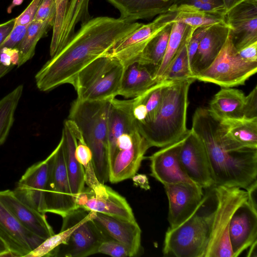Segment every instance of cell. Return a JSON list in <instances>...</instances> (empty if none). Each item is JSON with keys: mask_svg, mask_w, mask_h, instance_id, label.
<instances>
[{"mask_svg": "<svg viewBox=\"0 0 257 257\" xmlns=\"http://www.w3.org/2000/svg\"><path fill=\"white\" fill-rule=\"evenodd\" d=\"M11 255L10 250L5 241L0 237V256Z\"/></svg>", "mask_w": 257, "mask_h": 257, "instance_id": "obj_51", "label": "cell"}, {"mask_svg": "<svg viewBox=\"0 0 257 257\" xmlns=\"http://www.w3.org/2000/svg\"><path fill=\"white\" fill-rule=\"evenodd\" d=\"M239 56L250 62H257V41L245 46L237 51Z\"/></svg>", "mask_w": 257, "mask_h": 257, "instance_id": "obj_46", "label": "cell"}, {"mask_svg": "<svg viewBox=\"0 0 257 257\" xmlns=\"http://www.w3.org/2000/svg\"><path fill=\"white\" fill-rule=\"evenodd\" d=\"M71 0H55L56 15L52 27L53 33L50 46V55L53 57L57 52L66 12Z\"/></svg>", "mask_w": 257, "mask_h": 257, "instance_id": "obj_38", "label": "cell"}, {"mask_svg": "<svg viewBox=\"0 0 257 257\" xmlns=\"http://www.w3.org/2000/svg\"><path fill=\"white\" fill-rule=\"evenodd\" d=\"M180 160L188 177L203 189L214 187V181L206 150L201 140L188 130L180 151Z\"/></svg>", "mask_w": 257, "mask_h": 257, "instance_id": "obj_13", "label": "cell"}, {"mask_svg": "<svg viewBox=\"0 0 257 257\" xmlns=\"http://www.w3.org/2000/svg\"><path fill=\"white\" fill-rule=\"evenodd\" d=\"M245 1L251 2V3H253L257 4V0H245Z\"/></svg>", "mask_w": 257, "mask_h": 257, "instance_id": "obj_54", "label": "cell"}, {"mask_svg": "<svg viewBox=\"0 0 257 257\" xmlns=\"http://www.w3.org/2000/svg\"><path fill=\"white\" fill-rule=\"evenodd\" d=\"M194 30L188 27L180 48L163 73L160 81H173L193 78L188 57V43Z\"/></svg>", "mask_w": 257, "mask_h": 257, "instance_id": "obj_30", "label": "cell"}, {"mask_svg": "<svg viewBox=\"0 0 257 257\" xmlns=\"http://www.w3.org/2000/svg\"><path fill=\"white\" fill-rule=\"evenodd\" d=\"M124 66L107 54L101 56L77 75L73 86L81 101L111 100L118 95Z\"/></svg>", "mask_w": 257, "mask_h": 257, "instance_id": "obj_6", "label": "cell"}, {"mask_svg": "<svg viewBox=\"0 0 257 257\" xmlns=\"http://www.w3.org/2000/svg\"><path fill=\"white\" fill-rule=\"evenodd\" d=\"M49 155L29 167L13 190L23 201L38 211H44V194L49 170Z\"/></svg>", "mask_w": 257, "mask_h": 257, "instance_id": "obj_19", "label": "cell"}, {"mask_svg": "<svg viewBox=\"0 0 257 257\" xmlns=\"http://www.w3.org/2000/svg\"><path fill=\"white\" fill-rule=\"evenodd\" d=\"M196 10L225 16L226 11L222 0H177L171 11Z\"/></svg>", "mask_w": 257, "mask_h": 257, "instance_id": "obj_37", "label": "cell"}, {"mask_svg": "<svg viewBox=\"0 0 257 257\" xmlns=\"http://www.w3.org/2000/svg\"><path fill=\"white\" fill-rule=\"evenodd\" d=\"M56 15L55 0H41L36 15L35 21L54 22Z\"/></svg>", "mask_w": 257, "mask_h": 257, "instance_id": "obj_40", "label": "cell"}, {"mask_svg": "<svg viewBox=\"0 0 257 257\" xmlns=\"http://www.w3.org/2000/svg\"><path fill=\"white\" fill-rule=\"evenodd\" d=\"M225 17L201 11L187 9L177 11L173 22L183 23L195 30L199 27L225 22Z\"/></svg>", "mask_w": 257, "mask_h": 257, "instance_id": "obj_36", "label": "cell"}, {"mask_svg": "<svg viewBox=\"0 0 257 257\" xmlns=\"http://www.w3.org/2000/svg\"><path fill=\"white\" fill-rule=\"evenodd\" d=\"M94 214L95 212L85 211L65 242L58 247L55 256L85 257L97 253L100 243L109 238L93 221Z\"/></svg>", "mask_w": 257, "mask_h": 257, "instance_id": "obj_12", "label": "cell"}, {"mask_svg": "<svg viewBox=\"0 0 257 257\" xmlns=\"http://www.w3.org/2000/svg\"><path fill=\"white\" fill-rule=\"evenodd\" d=\"M49 170L44 194L45 213L65 216L77 208L72 196L65 165L63 141L49 155Z\"/></svg>", "mask_w": 257, "mask_h": 257, "instance_id": "obj_9", "label": "cell"}, {"mask_svg": "<svg viewBox=\"0 0 257 257\" xmlns=\"http://www.w3.org/2000/svg\"><path fill=\"white\" fill-rule=\"evenodd\" d=\"M256 71L257 62L246 61L239 56L229 33L213 62L193 78L222 87H232L244 85L245 81Z\"/></svg>", "mask_w": 257, "mask_h": 257, "instance_id": "obj_8", "label": "cell"}, {"mask_svg": "<svg viewBox=\"0 0 257 257\" xmlns=\"http://www.w3.org/2000/svg\"><path fill=\"white\" fill-rule=\"evenodd\" d=\"M211 26H203L197 28L194 31L191 36L188 43V54L190 67L191 62L197 51L200 42Z\"/></svg>", "mask_w": 257, "mask_h": 257, "instance_id": "obj_41", "label": "cell"}, {"mask_svg": "<svg viewBox=\"0 0 257 257\" xmlns=\"http://www.w3.org/2000/svg\"><path fill=\"white\" fill-rule=\"evenodd\" d=\"M225 20L237 51L257 41V4L244 1L228 11Z\"/></svg>", "mask_w": 257, "mask_h": 257, "instance_id": "obj_17", "label": "cell"}, {"mask_svg": "<svg viewBox=\"0 0 257 257\" xmlns=\"http://www.w3.org/2000/svg\"><path fill=\"white\" fill-rule=\"evenodd\" d=\"M77 207L127 221H135L132 209L124 197L98 180L85 187L75 197Z\"/></svg>", "mask_w": 257, "mask_h": 257, "instance_id": "obj_10", "label": "cell"}, {"mask_svg": "<svg viewBox=\"0 0 257 257\" xmlns=\"http://www.w3.org/2000/svg\"><path fill=\"white\" fill-rule=\"evenodd\" d=\"M245 97L240 90L222 87L210 100L208 109L221 120L240 118L243 117Z\"/></svg>", "mask_w": 257, "mask_h": 257, "instance_id": "obj_27", "label": "cell"}, {"mask_svg": "<svg viewBox=\"0 0 257 257\" xmlns=\"http://www.w3.org/2000/svg\"><path fill=\"white\" fill-rule=\"evenodd\" d=\"M223 137L239 149H257V118L220 119Z\"/></svg>", "mask_w": 257, "mask_h": 257, "instance_id": "obj_26", "label": "cell"}, {"mask_svg": "<svg viewBox=\"0 0 257 257\" xmlns=\"http://www.w3.org/2000/svg\"><path fill=\"white\" fill-rule=\"evenodd\" d=\"M150 147L142 136L131 147L116 151L109 162L108 181L116 183L132 178L139 171Z\"/></svg>", "mask_w": 257, "mask_h": 257, "instance_id": "obj_22", "label": "cell"}, {"mask_svg": "<svg viewBox=\"0 0 257 257\" xmlns=\"http://www.w3.org/2000/svg\"><path fill=\"white\" fill-rule=\"evenodd\" d=\"M0 237L14 256H27L45 240L22 225L1 202Z\"/></svg>", "mask_w": 257, "mask_h": 257, "instance_id": "obj_16", "label": "cell"}, {"mask_svg": "<svg viewBox=\"0 0 257 257\" xmlns=\"http://www.w3.org/2000/svg\"><path fill=\"white\" fill-rule=\"evenodd\" d=\"M97 253L113 257H130L127 248L120 242L112 239L103 241L98 247Z\"/></svg>", "mask_w": 257, "mask_h": 257, "instance_id": "obj_39", "label": "cell"}, {"mask_svg": "<svg viewBox=\"0 0 257 257\" xmlns=\"http://www.w3.org/2000/svg\"><path fill=\"white\" fill-rule=\"evenodd\" d=\"M230 30L226 22L215 24L209 27L201 40L191 63L193 78L213 62L224 46Z\"/></svg>", "mask_w": 257, "mask_h": 257, "instance_id": "obj_23", "label": "cell"}, {"mask_svg": "<svg viewBox=\"0 0 257 257\" xmlns=\"http://www.w3.org/2000/svg\"><path fill=\"white\" fill-rule=\"evenodd\" d=\"M191 130L204 145L214 186L246 190L257 181V149H227L222 139L220 119L208 108L196 109Z\"/></svg>", "mask_w": 257, "mask_h": 257, "instance_id": "obj_2", "label": "cell"}, {"mask_svg": "<svg viewBox=\"0 0 257 257\" xmlns=\"http://www.w3.org/2000/svg\"><path fill=\"white\" fill-rule=\"evenodd\" d=\"M15 24V18L0 24V49L11 33Z\"/></svg>", "mask_w": 257, "mask_h": 257, "instance_id": "obj_47", "label": "cell"}, {"mask_svg": "<svg viewBox=\"0 0 257 257\" xmlns=\"http://www.w3.org/2000/svg\"><path fill=\"white\" fill-rule=\"evenodd\" d=\"M41 0H32L26 9L15 18V24L28 26L34 20Z\"/></svg>", "mask_w": 257, "mask_h": 257, "instance_id": "obj_42", "label": "cell"}, {"mask_svg": "<svg viewBox=\"0 0 257 257\" xmlns=\"http://www.w3.org/2000/svg\"><path fill=\"white\" fill-rule=\"evenodd\" d=\"M93 220L109 239L123 244L130 257L141 253L142 231L136 220L127 221L97 212H95Z\"/></svg>", "mask_w": 257, "mask_h": 257, "instance_id": "obj_21", "label": "cell"}, {"mask_svg": "<svg viewBox=\"0 0 257 257\" xmlns=\"http://www.w3.org/2000/svg\"><path fill=\"white\" fill-rule=\"evenodd\" d=\"M28 26L15 24L13 30L2 45L1 49L3 47L16 48L24 37Z\"/></svg>", "mask_w": 257, "mask_h": 257, "instance_id": "obj_44", "label": "cell"}, {"mask_svg": "<svg viewBox=\"0 0 257 257\" xmlns=\"http://www.w3.org/2000/svg\"><path fill=\"white\" fill-rule=\"evenodd\" d=\"M132 179L135 185L146 190L150 189L149 180L146 175L144 174H136L132 178Z\"/></svg>", "mask_w": 257, "mask_h": 257, "instance_id": "obj_49", "label": "cell"}, {"mask_svg": "<svg viewBox=\"0 0 257 257\" xmlns=\"http://www.w3.org/2000/svg\"><path fill=\"white\" fill-rule=\"evenodd\" d=\"M226 13L245 0H222Z\"/></svg>", "mask_w": 257, "mask_h": 257, "instance_id": "obj_50", "label": "cell"}, {"mask_svg": "<svg viewBox=\"0 0 257 257\" xmlns=\"http://www.w3.org/2000/svg\"><path fill=\"white\" fill-rule=\"evenodd\" d=\"M0 202L22 225L35 235L45 240L55 234L45 214L25 202L14 191H0Z\"/></svg>", "mask_w": 257, "mask_h": 257, "instance_id": "obj_20", "label": "cell"}, {"mask_svg": "<svg viewBox=\"0 0 257 257\" xmlns=\"http://www.w3.org/2000/svg\"><path fill=\"white\" fill-rule=\"evenodd\" d=\"M247 201L255 210H257V181L252 183L246 190Z\"/></svg>", "mask_w": 257, "mask_h": 257, "instance_id": "obj_48", "label": "cell"}, {"mask_svg": "<svg viewBox=\"0 0 257 257\" xmlns=\"http://www.w3.org/2000/svg\"><path fill=\"white\" fill-rule=\"evenodd\" d=\"M120 12V19L135 22L171 11L177 0H106Z\"/></svg>", "mask_w": 257, "mask_h": 257, "instance_id": "obj_24", "label": "cell"}, {"mask_svg": "<svg viewBox=\"0 0 257 257\" xmlns=\"http://www.w3.org/2000/svg\"><path fill=\"white\" fill-rule=\"evenodd\" d=\"M89 0H71L63 25L58 51H60L75 34V28L78 22L83 24L91 18L88 13Z\"/></svg>", "mask_w": 257, "mask_h": 257, "instance_id": "obj_32", "label": "cell"}, {"mask_svg": "<svg viewBox=\"0 0 257 257\" xmlns=\"http://www.w3.org/2000/svg\"><path fill=\"white\" fill-rule=\"evenodd\" d=\"M177 12L158 15L152 22L140 27L118 41L106 54L126 66L137 61L150 41L167 26L173 23Z\"/></svg>", "mask_w": 257, "mask_h": 257, "instance_id": "obj_11", "label": "cell"}, {"mask_svg": "<svg viewBox=\"0 0 257 257\" xmlns=\"http://www.w3.org/2000/svg\"><path fill=\"white\" fill-rule=\"evenodd\" d=\"M228 235L232 257L239 256L257 240V210L247 200L234 211L230 219Z\"/></svg>", "mask_w": 257, "mask_h": 257, "instance_id": "obj_18", "label": "cell"}, {"mask_svg": "<svg viewBox=\"0 0 257 257\" xmlns=\"http://www.w3.org/2000/svg\"><path fill=\"white\" fill-rule=\"evenodd\" d=\"M196 210L179 225L169 227L164 241L166 256L204 257L216 205L213 188L207 189Z\"/></svg>", "mask_w": 257, "mask_h": 257, "instance_id": "obj_4", "label": "cell"}, {"mask_svg": "<svg viewBox=\"0 0 257 257\" xmlns=\"http://www.w3.org/2000/svg\"><path fill=\"white\" fill-rule=\"evenodd\" d=\"M19 58V51L17 48L3 47L0 49V64L4 66H17Z\"/></svg>", "mask_w": 257, "mask_h": 257, "instance_id": "obj_45", "label": "cell"}, {"mask_svg": "<svg viewBox=\"0 0 257 257\" xmlns=\"http://www.w3.org/2000/svg\"><path fill=\"white\" fill-rule=\"evenodd\" d=\"M110 100H75L70 107L68 119L80 131L91 151L92 164L98 181H108L107 152L108 120Z\"/></svg>", "mask_w": 257, "mask_h": 257, "instance_id": "obj_5", "label": "cell"}, {"mask_svg": "<svg viewBox=\"0 0 257 257\" xmlns=\"http://www.w3.org/2000/svg\"><path fill=\"white\" fill-rule=\"evenodd\" d=\"M216 201L210 240L204 257H232L228 235L234 211L247 200L245 190L238 187L214 186Z\"/></svg>", "mask_w": 257, "mask_h": 257, "instance_id": "obj_7", "label": "cell"}, {"mask_svg": "<svg viewBox=\"0 0 257 257\" xmlns=\"http://www.w3.org/2000/svg\"><path fill=\"white\" fill-rule=\"evenodd\" d=\"M247 257H257V240L254 241L248 247Z\"/></svg>", "mask_w": 257, "mask_h": 257, "instance_id": "obj_52", "label": "cell"}, {"mask_svg": "<svg viewBox=\"0 0 257 257\" xmlns=\"http://www.w3.org/2000/svg\"><path fill=\"white\" fill-rule=\"evenodd\" d=\"M23 88L20 85L0 99V146L5 142L13 125Z\"/></svg>", "mask_w": 257, "mask_h": 257, "instance_id": "obj_34", "label": "cell"}, {"mask_svg": "<svg viewBox=\"0 0 257 257\" xmlns=\"http://www.w3.org/2000/svg\"><path fill=\"white\" fill-rule=\"evenodd\" d=\"M171 81H159L140 96L133 98V115L137 125L153 120L161 104L165 88Z\"/></svg>", "mask_w": 257, "mask_h": 257, "instance_id": "obj_28", "label": "cell"}, {"mask_svg": "<svg viewBox=\"0 0 257 257\" xmlns=\"http://www.w3.org/2000/svg\"><path fill=\"white\" fill-rule=\"evenodd\" d=\"M53 24V21L49 20H34L28 25L24 37L16 48L19 51L18 67L33 57L38 41L47 35Z\"/></svg>", "mask_w": 257, "mask_h": 257, "instance_id": "obj_31", "label": "cell"}, {"mask_svg": "<svg viewBox=\"0 0 257 257\" xmlns=\"http://www.w3.org/2000/svg\"><path fill=\"white\" fill-rule=\"evenodd\" d=\"M61 137L63 141L66 167L74 199L84 189L85 185V171L75 156L76 141L68 127L64 124Z\"/></svg>", "mask_w": 257, "mask_h": 257, "instance_id": "obj_29", "label": "cell"}, {"mask_svg": "<svg viewBox=\"0 0 257 257\" xmlns=\"http://www.w3.org/2000/svg\"><path fill=\"white\" fill-rule=\"evenodd\" d=\"M172 23L167 26L150 41L137 60L141 64L153 67L155 73L164 58Z\"/></svg>", "mask_w": 257, "mask_h": 257, "instance_id": "obj_33", "label": "cell"}, {"mask_svg": "<svg viewBox=\"0 0 257 257\" xmlns=\"http://www.w3.org/2000/svg\"><path fill=\"white\" fill-rule=\"evenodd\" d=\"M185 136L178 141L162 148L149 157L150 175L164 185L179 183L195 184L186 174L180 160V151Z\"/></svg>", "mask_w": 257, "mask_h": 257, "instance_id": "obj_15", "label": "cell"}, {"mask_svg": "<svg viewBox=\"0 0 257 257\" xmlns=\"http://www.w3.org/2000/svg\"><path fill=\"white\" fill-rule=\"evenodd\" d=\"M188 27L182 23L173 22L164 58L154 74V77L158 82L180 48Z\"/></svg>", "mask_w": 257, "mask_h": 257, "instance_id": "obj_35", "label": "cell"}, {"mask_svg": "<svg viewBox=\"0 0 257 257\" xmlns=\"http://www.w3.org/2000/svg\"><path fill=\"white\" fill-rule=\"evenodd\" d=\"M243 117L249 119L257 118L256 86L254 87L247 95H245Z\"/></svg>", "mask_w": 257, "mask_h": 257, "instance_id": "obj_43", "label": "cell"}, {"mask_svg": "<svg viewBox=\"0 0 257 257\" xmlns=\"http://www.w3.org/2000/svg\"><path fill=\"white\" fill-rule=\"evenodd\" d=\"M196 80L189 78L171 81L165 87L159 109L153 120L138 125L150 147L163 148L182 139L186 127L190 86Z\"/></svg>", "mask_w": 257, "mask_h": 257, "instance_id": "obj_3", "label": "cell"}, {"mask_svg": "<svg viewBox=\"0 0 257 257\" xmlns=\"http://www.w3.org/2000/svg\"><path fill=\"white\" fill-rule=\"evenodd\" d=\"M24 0H13L12 4L8 7L7 12L10 14L13 9L18 6L21 5Z\"/></svg>", "mask_w": 257, "mask_h": 257, "instance_id": "obj_53", "label": "cell"}, {"mask_svg": "<svg viewBox=\"0 0 257 257\" xmlns=\"http://www.w3.org/2000/svg\"><path fill=\"white\" fill-rule=\"evenodd\" d=\"M142 24L108 17L90 19L36 73L37 88L45 92L65 84L73 86L84 67Z\"/></svg>", "mask_w": 257, "mask_h": 257, "instance_id": "obj_1", "label": "cell"}, {"mask_svg": "<svg viewBox=\"0 0 257 257\" xmlns=\"http://www.w3.org/2000/svg\"><path fill=\"white\" fill-rule=\"evenodd\" d=\"M154 69L136 61L124 67L118 95L126 98L137 97L158 81Z\"/></svg>", "mask_w": 257, "mask_h": 257, "instance_id": "obj_25", "label": "cell"}, {"mask_svg": "<svg viewBox=\"0 0 257 257\" xmlns=\"http://www.w3.org/2000/svg\"><path fill=\"white\" fill-rule=\"evenodd\" d=\"M169 203V227H175L189 218L199 206L203 189L195 184L179 183L164 185Z\"/></svg>", "mask_w": 257, "mask_h": 257, "instance_id": "obj_14", "label": "cell"}]
</instances>
